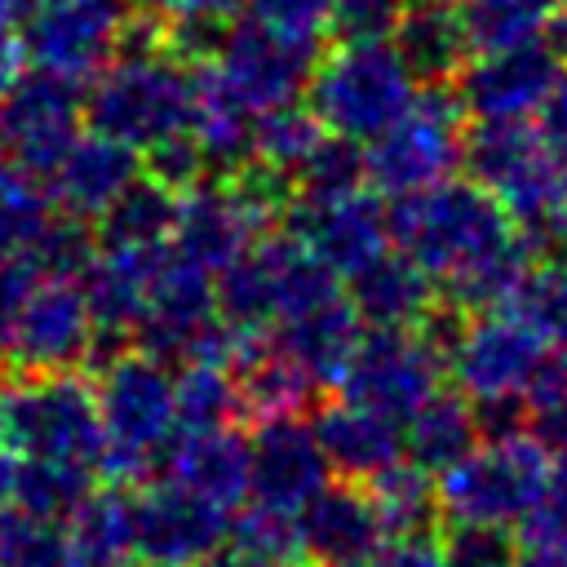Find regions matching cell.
Returning <instances> with one entry per match:
<instances>
[{
	"instance_id": "cb8c5ba5",
	"label": "cell",
	"mask_w": 567,
	"mask_h": 567,
	"mask_svg": "<svg viewBox=\"0 0 567 567\" xmlns=\"http://www.w3.org/2000/svg\"><path fill=\"white\" fill-rule=\"evenodd\" d=\"M159 461L164 478L190 487L221 509H235L248 496V439L235 425L177 430Z\"/></svg>"
},
{
	"instance_id": "603a6c76",
	"label": "cell",
	"mask_w": 567,
	"mask_h": 567,
	"mask_svg": "<svg viewBox=\"0 0 567 567\" xmlns=\"http://www.w3.org/2000/svg\"><path fill=\"white\" fill-rule=\"evenodd\" d=\"M346 297L368 328H421L439 310L434 279L399 248H385L381 257L346 275Z\"/></svg>"
},
{
	"instance_id": "7dc6e473",
	"label": "cell",
	"mask_w": 567,
	"mask_h": 567,
	"mask_svg": "<svg viewBox=\"0 0 567 567\" xmlns=\"http://www.w3.org/2000/svg\"><path fill=\"white\" fill-rule=\"evenodd\" d=\"M31 279H35V266L27 257H0V368L9 363L13 319H18V306L31 288Z\"/></svg>"
},
{
	"instance_id": "d4e9b609",
	"label": "cell",
	"mask_w": 567,
	"mask_h": 567,
	"mask_svg": "<svg viewBox=\"0 0 567 567\" xmlns=\"http://www.w3.org/2000/svg\"><path fill=\"white\" fill-rule=\"evenodd\" d=\"M310 425L328 456V470H337L346 478H372L377 470H385L403 456V421L390 412H377L368 403L337 399Z\"/></svg>"
},
{
	"instance_id": "d590c367",
	"label": "cell",
	"mask_w": 567,
	"mask_h": 567,
	"mask_svg": "<svg viewBox=\"0 0 567 567\" xmlns=\"http://www.w3.org/2000/svg\"><path fill=\"white\" fill-rule=\"evenodd\" d=\"M93 474L84 465H66V461H18L13 474V501L27 514L53 518L62 523L89 492H93Z\"/></svg>"
},
{
	"instance_id": "7bdbcfd3",
	"label": "cell",
	"mask_w": 567,
	"mask_h": 567,
	"mask_svg": "<svg viewBox=\"0 0 567 567\" xmlns=\"http://www.w3.org/2000/svg\"><path fill=\"white\" fill-rule=\"evenodd\" d=\"M518 536H523V549H532V554L567 558V452L554 456L536 505L518 523Z\"/></svg>"
},
{
	"instance_id": "ffe728a7",
	"label": "cell",
	"mask_w": 567,
	"mask_h": 567,
	"mask_svg": "<svg viewBox=\"0 0 567 567\" xmlns=\"http://www.w3.org/2000/svg\"><path fill=\"white\" fill-rule=\"evenodd\" d=\"M142 173L137 151L106 137V133H75V142L58 155V164L44 173V186L53 204L80 221H97L106 204Z\"/></svg>"
},
{
	"instance_id": "ee69618b",
	"label": "cell",
	"mask_w": 567,
	"mask_h": 567,
	"mask_svg": "<svg viewBox=\"0 0 567 567\" xmlns=\"http://www.w3.org/2000/svg\"><path fill=\"white\" fill-rule=\"evenodd\" d=\"M518 549L505 527H452L443 540L447 567H514Z\"/></svg>"
},
{
	"instance_id": "44dd1931",
	"label": "cell",
	"mask_w": 567,
	"mask_h": 567,
	"mask_svg": "<svg viewBox=\"0 0 567 567\" xmlns=\"http://www.w3.org/2000/svg\"><path fill=\"white\" fill-rule=\"evenodd\" d=\"M297 532L301 554H310L323 567H354L385 536L377 505L359 483H323L297 514Z\"/></svg>"
},
{
	"instance_id": "816d5d0a",
	"label": "cell",
	"mask_w": 567,
	"mask_h": 567,
	"mask_svg": "<svg viewBox=\"0 0 567 567\" xmlns=\"http://www.w3.org/2000/svg\"><path fill=\"white\" fill-rule=\"evenodd\" d=\"M18 71H22V40L13 35V27L0 22V93L18 80Z\"/></svg>"
},
{
	"instance_id": "f5cc1de1",
	"label": "cell",
	"mask_w": 567,
	"mask_h": 567,
	"mask_svg": "<svg viewBox=\"0 0 567 567\" xmlns=\"http://www.w3.org/2000/svg\"><path fill=\"white\" fill-rule=\"evenodd\" d=\"M13 474H18V456L0 434V509H9V501H13Z\"/></svg>"
},
{
	"instance_id": "52a82bcc",
	"label": "cell",
	"mask_w": 567,
	"mask_h": 567,
	"mask_svg": "<svg viewBox=\"0 0 567 567\" xmlns=\"http://www.w3.org/2000/svg\"><path fill=\"white\" fill-rule=\"evenodd\" d=\"M0 434L18 461H66L102 470L97 399L75 368L13 377L0 390Z\"/></svg>"
},
{
	"instance_id": "bcb514c9",
	"label": "cell",
	"mask_w": 567,
	"mask_h": 567,
	"mask_svg": "<svg viewBox=\"0 0 567 567\" xmlns=\"http://www.w3.org/2000/svg\"><path fill=\"white\" fill-rule=\"evenodd\" d=\"M363 567H447V563L434 527H408V532H385L377 549L363 558Z\"/></svg>"
},
{
	"instance_id": "680465c9",
	"label": "cell",
	"mask_w": 567,
	"mask_h": 567,
	"mask_svg": "<svg viewBox=\"0 0 567 567\" xmlns=\"http://www.w3.org/2000/svg\"><path fill=\"white\" fill-rule=\"evenodd\" d=\"M354 567H363V563H354Z\"/></svg>"
},
{
	"instance_id": "9a60e30c",
	"label": "cell",
	"mask_w": 567,
	"mask_h": 567,
	"mask_svg": "<svg viewBox=\"0 0 567 567\" xmlns=\"http://www.w3.org/2000/svg\"><path fill=\"white\" fill-rule=\"evenodd\" d=\"M284 217L288 235L328 261L341 279L390 248V213L368 182L332 195H292Z\"/></svg>"
},
{
	"instance_id": "6f0895ef",
	"label": "cell",
	"mask_w": 567,
	"mask_h": 567,
	"mask_svg": "<svg viewBox=\"0 0 567 567\" xmlns=\"http://www.w3.org/2000/svg\"><path fill=\"white\" fill-rule=\"evenodd\" d=\"M0 151H4V133H0Z\"/></svg>"
},
{
	"instance_id": "f907efd6",
	"label": "cell",
	"mask_w": 567,
	"mask_h": 567,
	"mask_svg": "<svg viewBox=\"0 0 567 567\" xmlns=\"http://www.w3.org/2000/svg\"><path fill=\"white\" fill-rule=\"evenodd\" d=\"M536 230L567 252V173H563V182H558V190H554V199H549V208H545V217H540Z\"/></svg>"
},
{
	"instance_id": "9f6ffc18",
	"label": "cell",
	"mask_w": 567,
	"mask_h": 567,
	"mask_svg": "<svg viewBox=\"0 0 567 567\" xmlns=\"http://www.w3.org/2000/svg\"><path fill=\"white\" fill-rule=\"evenodd\" d=\"M421 4H456V0H421Z\"/></svg>"
},
{
	"instance_id": "ac0fdd59",
	"label": "cell",
	"mask_w": 567,
	"mask_h": 567,
	"mask_svg": "<svg viewBox=\"0 0 567 567\" xmlns=\"http://www.w3.org/2000/svg\"><path fill=\"white\" fill-rule=\"evenodd\" d=\"M328 456L315 439V425L301 416L257 421L248 439V496L252 505L301 514L306 501L328 483Z\"/></svg>"
},
{
	"instance_id": "8d00e7d4",
	"label": "cell",
	"mask_w": 567,
	"mask_h": 567,
	"mask_svg": "<svg viewBox=\"0 0 567 567\" xmlns=\"http://www.w3.org/2000/svg\"><path fill=\"white\" fill-rule=\"evenodd\" d=\"M505 306L518 310L554 350L567 354V252L549 261H532Z\"/></svg>"
},
{
	"instance_id": "f6af8a7d",
	"label": "cell",
	"mask_w": 567,
	"mask_h": 567,
	"mask_svg": "<svg viewBox=\"0 0 567 567\" xmlns=\"http://www.w3.org/2000/svg\"><path fill=\"white\" fill-rule=\"evenodd\" d=\"M412 0H332V31L341 40H390Z\"/></svg>"
},
{
	"instance_id": "681fc988",
	"label": "cell",
	"mask_w": 567,
	"mask_h": 567,
	"mask_svg": "<svg viewBox=\"0 0 567 567\" xmlns=\"http://www.w3.org/2000/svg\"><path fill=\"white\" fill-rule=\"evenodd\" d=\"M151 13H159L164 22L177 18H235L239 0H142Z\"/></svg>"
},
{
	"instance_id": "30bf717a",
	"label": "cell",
	"mask_w": 567,
	"mask_h": 567,
	"mask_svg": "<svg viewBox=\"0 0 567 567\" xmlns=\"http://www.w3.org/2000/svg\"><path fill=\"white\" fill-rule=\"evenodd\" d=\"M443 381V341L434 328H368L359 332L337 390L390 416H408Z\"/></svg>"
},
{
	"instance_id": "2e32d148",
	"label": "cell",
	"mask_w": 567,
	"mask_h": 567,
	"mask_svg": "<svg viewBox=\"0 0 567 567\" xmlns=\"http://www.w3.org/2000/svg\"><path fill=\"white\" fill-rule=\"evenodd\" d=\"M567 58L549 40H527L509 49H483L470 53L452 80L456 102L474 120H527L545 102L549 84Z\"/></svg>"
},
{
	"instance_id": "277c9868",
	"label": "cell",
	"mask_w": 567,
	"mask_h": 567,
	"mask_svg": "<svg viewBox=\"0 0 567 567\" xmlns=\"http://www.w3.org/2000/svg\"><path fill=\"white\" fill-rule=\"evenodd\" d=\"M93 399L102 421V470L120 483L151 474L177 434L173 377L164 359L146 350H115L97 372Z\"/></svg>"
},
{
	"instance_id": "ab89813d",
	"label": "cell",
	"mask_w": 567,
	"mask_h": 567,
	"mask_svg": "<svg viewBox=\"0 0 567 567\" xmlns=\"http://www.w3.org/2000/svg\"><path fill=\"white\" fill-rule=\"evenodd\" d=\"M239 4L252 27L270 31L284 44L310 49V53L332 31V0H239Z\"/></svg>"
},
{
	"instance_id": "5bb4252c",
	"label": "cell",
	"mask_w": 567,
	"mask_h": 567,
	"mask_svg": "<svg viewBox=\"0 0 567 567\" xmlns=\"http://www.w3.org/2000/svg\"><path fill=\"white\" fill-rule=\"evenodd\" d=\"M97 341L80 279L35 275L9 337V363L18 372H66L89 359Z\"/></svg>"
},
{
	"instance_id": "7a4b0ae2",
	"label": "cell",
	"mask_w": 567,
	"mask_h": 567,
	"mask_svg": "<svg viewBox=\"0 0 567 567\" xmlns=\"http://www.w3.org/2000/svg\"><path fill=\"white\" fill-rule=\"evenodd\" d=\"M195 115V62L182 58L168 35L155 44H124L93 75L84 97V120L133 146L137 155L164 137L190 133Z\"/></svg>"
},
{
	"instance_id": "e0dca14e",
	"label": "cell",
	"mask_w": 567,
	"mask_h": 567,
	"mask_svg": "<svg viewBox=\"0 0 567 567\" xmlns=\"http://www.w3.org/2000/svg\"><path fill=\"white\" fill-rule=\"evenodd\" d=\"M84 120V102L75 93V80L49 75V71H18V80L0 93V133L13 164L31 173H49L58 155L75 142Z\"/></svg>"
},
{
	"instance_id": "f35d334b",
	"label": "cell",
	"mask_w": 567,
	"mask_h": 567,
	"mask_svg": "<svg viewBox=\"0 0 567 567\" xmlns=\"http://www.w3.org/2000/svg\"><path fill=\"white\" fill-rule=\"evenodd\" d=\"M0 567H66V532L27 509H0Z\"/></svg>"
},
{
	"instance_id": "f1b7e54d",
	"label": "cell",
	"mask_w": 567,
	"mask_h": 567,
	"mask_svg": "<svg viewBox=\"0 0 567 567\" xmlns=\"http://www.w3.org/2000/svg\"><path fill=\"white\" fill-rule=\"evenodd\" d=\"M478 439V421H474V403L452 385V390H434L425 394L408 416H403V456L425 465L430 474H439L443 465H452L470 443Z\"/></svg>"
},
{
	"instance_id": "836d02e7",
	"label": "cell",
	"mask_w": 567,
	"mask_h": 567,
	"mask_svg": "<svg viewBox=\"0 0 567 567\" xmlns=\"http://www.w3.org/2000/svg\"><path fill=\"white\" fill-rule=\"evenodd\" d=\"M368 483V496L377 505V518L385 532H408V527H434L439 501H434V474L416 461H394L377 470Z\"/></svg>"
},
{
	"instance_id": "d6a6232c",
	"label": "cell",
	"mask_w": 567,
	"mask_h": 567,
	"mask_svg": "<svg viewBox=\"0 0 567 567\" xmlns=\"http://www.w3.org/2000/svg\"><path fill=\"white\" fill-rule=\"evenodd\" d=\"M173 403H177V430H213V425H235L244 416L235 372L208 359H186L182 377H173Z\"/></svg>"
},
{
	"instance_id": "4fadbf2b",
	"label": "cell",
	"mask_w": 567,
	"mask_h": 567,
	"mask_svg": "<svg viewBox=\"0 0 567 567\" xmlns=\"http://www.w3.org/2000/svg\"><path fill=\"white\" fill-rule=\"evenodd\" d=\"M128 509H133V549L142 567H199L226 540L230 527V509L195 496L173 478L128 492Z\"/></svg>"
},
{
	"instance_id": "7402d4cb",
	"label": "cell",
	"mask_w": 567,
	"mask_h": 567,
	"mask_svg": "<svg viewBox=\"0 0 567 567\" xmlns=\"http://www.w3.org/2000/svg\"><path fill=\"white\" fill-rule=\"evenodd\" d=\"M168 248H128V244H97L89 266L80 270V292L89 301L97 337H133L151 275L159 270Z\"/></svg>"
},
{
	"instance_id": "c3c4849f",
	"label": "cell",
	"mask_w": 567,
	"mask_h": 567,
	"mask_svg": "<svg viewBox=\"0 0 567 567\" xmlns=\"http://www.w3.org/2000/svg\"><path fill=\"white\" fill-rule=\"evenodd\" d=\"M536 115H540V124H536L540 142H545L549 155L567 168V66H563L558 80L549 84V93H545V102L536 106Z\"/></svg>"
},
{
	"instance_id": "8fae6325",
	"label": "cell",
	"mask_w": 567,
	"mask_h": 567,
	"mask_svg": "<svg viewBox=\"0 0 567 567\" xmlns=\"http://www.w3.org/2000/svg\"><path fill=\"white\" fill-rule=\"evenodd\" d=\"M461 164L527 230L540 226V217H545V208H549V199L567 173L527 120H478L465 133Z\"/></svg>"
},
{
	"instance_id": "4dcf8cb0",
	"label": "cell",
	"mask_w": 567,
	"mask_h": 567,
	"mask_svg": "<svg viewBox=\"0 0 567 567\" xmlns=\"http://www.w3.org/2000/svg\"><path fill=\"white\" fill-rule=\"evenodd\" d=\"M563 4L567 0H456L452 9H456L470 53H483V49L545 40V31Z\"/></svg>"
},
{
	"instance_id": "ba28073f",
	"label": "cell",
	"mask_w": 567,
	"mask_h": 567,
	"mask_svg": "<svg viewBox=\"0 0 567 567\" xmlns=\"http://www.w3.org/2000/svg\"><path fill=\"white\" fill-rule=\"evenodd\" d=\"M465 155V106L452 84H421L408 111L381 128L363 151V177L372 190L399 199L425 190L461 168Z\"/></svg>"
},
{
	"instance_id": "db71d44e",
	"label": "cell",
	"mask_w": 567,
	"mask_h": 567,
	"mask_svg": "<svg viewBox=\"0 0 567 567\" xmlns=\"http://www.w3.org/2000/svg\"><path fill=\"white\" fill-rule=\"evenodd\" d=\"M35 9H40V0H0V22H4V27L27 22Z\"/></svg>"
},
{
	"instance_id": "91938a15",
	"label": "cell",
	"mask_w": 567,
	"mask_h": 567,
	"mask_svg": "<svg viewBox=\"0 0 567 567\" xmlns=\"http://www.w3.org/2000/svg\"><path fill=\"white\" fill-rule=\"evenodd\" d=\"M292 567H297V563H292Z\"/></svg>"
},
{
	"instance_id": "d6986e66",
	"label": "cell",
	"mask_w": 567,
	"mask_h": 567,
	"mask_svg": "<svg viewBox=\"0 0 567 567\" xmlns=\"http://www.w3.org/2000/svg\"><path fill=\"white\" fill-rule=\"evenodd\" d=\"M217 284L208 270L190 266L177 252H164L159 270L151 275L146 306L137 319V341L155 359H182L213 323H217Z\"/></svg>"
},
{
	"instance_id": "e575fe53",
	"label": "cell",
	"mask_w": 567,
	"mask_h": 567,
	"mask_svg": "<svg viewBox=\"0 0 567 567\" xmlns=\"http://www.w3.org/2000/svg\"><path fill=\"white\" fill-rule=\"evenodd\" d=\"M323 133L328 128L319 124V115L310 106H297V102L275 106L252 120V155L248 159L292 182V173L306 164V155L319 146Z\"/></svg>"
},
{
	"instance_id": "7c38bea8",
	"label": "cell",
	"mask_w": 567,
	"mask_h": 567,
	"mask_svg": "<svg viewBox=\"0 0 567 567\" xmlns=\"http://www.w3.org/2000/svg\"><path fill=\"white\" fill-rule=\"evenodd\" d=\"M124 18L120 0H40L18 35L22 62L80 84L115 58Z\"/></svg>"
},
{
	"instance_id": "60d3db41",
	"label": "cell",
	"mask_w": 567,
	"mask_h": 567,
	"mask_svg": "<svg viewBox=\"0 0 567 567\" xmlns=\"http://www.w3.org/2000/svg\"><path fill=\"white\" fill-rule=\"evenodd\" d=\"M523 425L558 456V452H567V354L563 350H554L545 363H540V372H536V381H532V390L523 394Z\"/></svg>"
},
{
	"instance_id": "1f68e13d",
	"label": "cell",
	"mask_w": 567,
	"mask_h": 567,
	"mask_svg": "<svg viewBox=\"0 0 567 567\" xmlns=\"http://www.w3.org/2000/svg\"><path fill=\"white\" fill-rule=\"evenodd\" d=\"M53 217L44 177L22 164H0V257H31Z\"/></svg>"
},
{
	"instance_id": "74e56055",
	"label": "cell",
	"mask_w": 567,
	"mask_h": 567,
	"mask_svg": "<svg viewBox=\"0 0 567 567\" xmlns=\"http://www.w3.org/2000/svg\"><path fill=\"white\" fill-rule=\"evenodd\" d=\"M226 545L248 558L252 567H292L301 558V532L297 514H279L266 505H252L226 527Z\"/></svg>"
},
{
	"instance_id": "3957f363",
	"label": "cell",
	"mask_w": 567,
	"mask_h": 567,
	"mask_svg": "<svg viewBox=\"0 0 567 567\" xmlns=\"http://www.w3.org/2000/svg\"><path fill=\"white\" fill-rule=\"evenodd\" d=\"M549 465H554V452L527 425H509L487 439H474L434 478L439 518H447L452 527L514 532L536 505L549 478Z\"/></svg>"
},
{
	"instance_id": "4316f807",
	"label": "cell",
	"mask_w": 567,
	"mask_h": 567,
	"mask_svg": "<svg viewBox=\"0 0 567 567\" xmlns=\"http://www.w3.org/2000/svg\"><path fill=\"white\" fill-rule=\"evenodd\" d=\"M62 523L66 567H137L128 492H89Z\"/></svg>"
},
{
	"instance_id": "b9f144b4",
	"label": "cell",
	"mask_w": 567,
	"mask_h": 567,
	"mask_svg": "<svg viewBox=\"0 0 567 567\" xmlns=\"http://www.w3.org/2000/svg\"><path fill=\"white\" fill-rule=\"evenodd\" d=\"M363 151L350 137L323 133L319 146L306 155V164L292 173V195H332V190H350L363 186Z\"/></svg>"
},
{
	"instance_id": "9c48e42d",
	"label": "cell",
	"mask_w": 567,
	"mask_h": 567,
	"mask_svg": "<svg viewBox=\"0 0 567 567\" xmlns=\"http://www.w3.org/2000/svg\"><path fill=\"white\" fill-rule=\"evenodd\" d=\"M204 80L244 115H266L275 106H288L301 97L315 71V53L275 40L270 31L252 27L248 18H230L226 31L217 35L213 53L199 58Z\"/></svg>"
},
{
	"instance_id": "83f0119b",
	"label": "cell",
	"mask_w": 567,
	"mask_h": 567,
	"mask_svg": "<svg viewBox=\"0 0 567 567\" xmlns=\"http://www.w3.org/2000/svg\"><path fill=\"white\" fill-rule=\"evenodd\" d=\"M394 49L412 66L416 84H452L461 62L470 58V44L461 35L456 9L452 4H421L412 0L394 27Z\"/></svg>"
},
{
	"instance_id": "f546056e",
	"label": "cell",
	"mask_w": 567,
	"mask_h": 567,
	"mask_svg": "<svg viewBox=\"0 0 567 567\" xmlns=\"http://www.w3.org/2000/svg\"><path fill=\"white\" fill-rule=\"evenodd\" d=\"M177 217V190L137 173L97 217V244H128V248H168Z\"/></svg>"
},
{
	"instance_id": "8992f818",
	"label": "cell",
	"mask_w": 567,
	"mask_h": 567,
	"mask_svg": "<svg viewBox=\"0 0 567 567\" xmlns=\"http://www.w3.org/2000/svg\"><path fill=\"white\" fill-rule=\"evenodd\" d=\"M434 332L443 341V368L452 372L456 390L487 412L518 408L540 363L554 354V346L509 306L465 310L461 323Z\"/></svg>"
},
{
	"instance_id": "5b68a950",
	"label": "cell",
	"mask_w": 567,
	"mask_h": 567,
	"mask_svg": "<svg viewBox=\"0 0 567 567\" xmlns=\"http://www.w3.org/2000/svg\"><path fill=\"white\" fill-rule=\"evenodd\" d=\"M310 111L319 124L350 142H372L416 97V75L394 40H341L310 71Z\"/></svg>"
},
{
	"instance_id": "6da1fadb",
	"label": "cell",
	"mask_w": 567,
	"mask_h": 567,
	"mask_svg": "<svg viewBox=\"0 0 567 567\" xmlns=\"http://www.w3.org/2000/svg\"><path fill=\"white\" fill-rule=\"evenodd\" d=\"M390 239L434 279L439 301L456 310L505 306L536 261L527 226H518L474 177H443L425 190L399 195Z\"/></svg>"
},
{
	"instance_id": "11a10c76",
	"label": "cell",
	"mask_w": 567,
	"mask_h": 567,
	"mask_svg": "<svg viewBox=\"0 0 567 567\" xmlns=\"http://www.w3.org/2000/svg\"><path fill=\"white\" fill-rule=\"evenodd\" d=\"M514 567H567V558H549V554H532V549H523V554L514 558Z\"/></svg>"
},
{
	"instance_id": "484cf974",
	"label": "cell",
	"mask_w": 567,
	"mask_h": 567,
	"mask_svg": "<svg viewBox=\"0 0 567 567\" xmlns=\"http://www.w3.org/2000/svg\"><path fill=\"white\" fill-rule=\"evenodd\" d=\"M359 332H363V319L354 315L350 297H337L328 306H315L270 328V337L310 372L315 385H337Z\"/></svg>"
}]
</instances>
